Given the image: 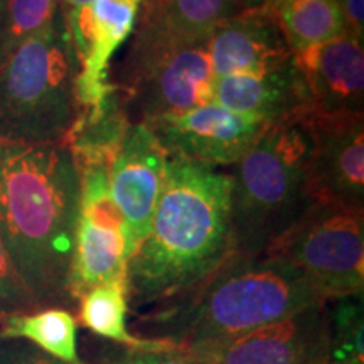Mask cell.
Masks as SVG:
<instances>
[{
    "mask_svg": "<svg viewBox=\"0 0 364 364\" xmlns=\"http://www.w3.org/2000/svg\"><path fill=\"white\" fill-rule=\"evenodd\" d=\"M145 125L169 159L220 169L233 167L272 124L240 115L213 102Z\"/></svg>",
    "mask_w": 364,
    "mask_h": 364,
    "instance_id": "8fae6325",
    "label": "cell"
},
{
    "mask_svg": "<svg viewBox=\"0 0 364 364\" xmlns=\"http://www.w3.org/2000/svg\"><path fill=\"white\" fill-rule=\"evenodd\" d=\"M81 181L80 213L68 292L73 302L100 285H127L125 223L110 193V164L76 166Z\"/></svg>",
    "mask_w": 364,
    "mask_h": 364,
    "instance_id": "ba28073f",
    "label": "cell"
},
{
    "mask_svg": "<svg viewBox=\"0 0 364 364\" xmlns=\"http://www.w3.org/2000/svg\"><path fill=\"white\" fill-rule=\"evenodd\" d=\"M208 49L216 78L277 70L294 59L270 6L225 17Z\"/></svg>",
    "mask_w": 364,
    "mask_h": 364,
    "instance_id": "2e32d148",
    "label": "cell"
},
{
    "mask_svg": "<svg viewBox=\"0 0 364 364\" xmlns=\"http://www.w3.org/2000/svg\"><path fill=\"white\" fill-rule=\"evenodd\" d=\"M142 0H93L63 19L76 58L78 110L102 102L113 90L108 78L113 54L134 33Z\"/></svg>",
    "mask_w": 364,
    "mask_h": 364,
    "instance_id": "4fadbf2b",
    "label": "cell"
},
{
    "mask_svg": "<svg viewBox=\"0 0 364 364\" xmlns=\"http://www.w3.org/2000/svg\"><path fill=\"white\" fill-rule=\"evenodd\" d=\"M273 0H228L230 4V16L245 11H257V9L268 7Z\"/></svg>",
    "mask_w": 364,
    "mask_h": 364,
    "instance_id": "4316f807",
    "label": "cell"
},
{
    "mask_svg": "<svg viewBox=\"0 0 364 364\" xmlns=\"http://www.w3.org/2000/svg\"><path fill=\"white\" fill-rule=\"evenodd\" d=\"M59 0H9L0 19V63L56 19Z\"/></svg>",
    "mask_w": 364,
    "mask_h": 364,
    "instance_id": "7402d4cb",
    "label": "cell"
},
{
    "mask_svg": "<svg viewBox=\"0 0 364 364\" xmlns=\"http://www.w3.org/2000/svg\"><path fill=\"white\" fill-rule=\"evenodd\" d=\"M327 364H364L363 295L329 300Z\"/></svg>",
    "mask_w": 364,
    "mask_h": 364,
    "instance_id": "44dd1931",
    "label": "cell"
},
{
    "mask_svg": "<svg viewBox=\"0 0 364 364\" xmlns=\"http://www.w3.org/2000/svg\"><path fill=\"white\" fill-rule=\"evenodd\" d=\"M306 81L311 112L317 115H364L363 39L344 33L294 54Z\"/></svg>",
    "mask_w": 364,
    "mask_h": 364,
    "instance_id": "5bb4252c",
    "label": "cell"
},
{
    "mask_svg": "<svg viewBox=\"0 0 364 364\" xmlns=\"http://www.w3.org/2000/svg\"><path fill=\"white\" fill-rule=\"evenodd\" d=\"M169 156L145 124H130L110 166V193L125 223L129 260L149 235Z\"/></svg>",
    "mask_w": 364,
    "mask_h": 364,
    "instance_id": "7c38bea8",
    "label": "cell"
},
{
    "mask_svg": "<svg viewBox=\"0 0 364 364\" xmlns=\"http://www.w3.org/2000/svg\"><path fill=\"white\" fill-rule=\"evenodd\" d=\"M7 2L9 0H0V19H2L4 11H6V7H7Z\"/></svg>",
    "mask_w": 364,
    "mask_h": 364,
    "instance_id": "f1b7e54d",
    "label": "cell"
},
{
    "mask_svg": "<svg viewBox=\"0 0 364 364\" xmlns=\"http://www.w3.org/2000/svg\"><path fill=\"white\" fill-rule=\"evenodd\" d=\"M265 255L299 268L327 300L363 295L364 208L311 203Z\"/></svg>",
    "mask_w": 364,
    "mask_h": 364,
    "instance_id": "8992f818",
    "label": "cell"
},
{
    "mask_svg": "<svg viewBox=\"0 0 364 364\" xmlns=\"http://www.w3.org/2000/svg\"><path fill=\"white\" fill-rule=\"evenodd\" d=\"M270 7L294 54L327 43L346 31L338 0H273Z\"/></svg>",
    "mask_w": 364,
    "mask_h": 364,
    "instance_id": "ffe728a7",
    "label": "cell"
},
{
    "mask_svg": "<svg viewBox=\"0 0 364 364\" xmlns=\"http://www.w3.org/2000/svg\"><path fill=\"white\" fill-rule=\"evenodd\" d=\"M329 302L299 268L272 255H231L208 279L154 316L179 349L215 343Z\"/></svg>",
    "mask_w": 364,
    "mask_h": 364,
    "instance_id": "3957f363",
    "label": "cell"
},
{
    "mask_svg": "<svg viewBox=\"0 0 364 364\" xmlns=\"http://www.w3.org/2000/svg\"><path fill=\"white\" fill-rule=\"evenodd\" d=\"M91 2H93V0H59V16H61L63 19L75 16L76 12H80L81 9L90 6Z\"/></svg>",
    "mask_w": 364,
    "mask_h": 364,
    "instance_id": "83f0119b",
    "label": "cell"
},
{
    "mask_svg": "<svg viewBox=\"0 0 364 364\" xmlns=\"http://www.w3.org/2000/svg\"><path fill=\"white\" fill-rule=\"evenodd\" d=\"M0 364H66L49 356L33 344L17 343L0 348Z\"/></svg>",
    "mask_w": 364,
    "mask_h": 364,
    "instance_id": "d4e9b609",
    "label": "cell"
},
{
    "mask_svg": "<svg viewBox=\"0 0 364 364\" xmlns=\"http://www.w3.org/2000/svg\"><path fill=\"white\" fill-rule=\"evenodd\" d=\"M76 58L61 16L0 63V140L63 145L78 117Z\"/></svg>",
    "mask_w": 364,
    "mask_h": 364,
    "instance_id": "5b68a950",
    "label": "cell"
},
{
    "mask_svg": "<svg viewBox=\"0 0 364 364\" xmlns=\"http://www.w3.org/2000/svg\"><path fill=\"white\" fill-rule=\"evenodd\" d=\"M78 318L81 326L113 343L125 346L129 351H150L167 348L169 339L139 338L127 329L129 289L124 284L100 285L80 297Z\"/></svg>",
    "mask_w": 364,
    "mask_h": 364,
    "instance_id": "d6986e66",
    "label": "cell"
},
{
    "mask_svg": "<svg viewBox=\"0 0 364 364\" xmlns=\"http://www.w3.org/2000/svg\"><path fill=\"white\" fill-rule=\"evenodd\" d=\"M307 132L299 124H272L233 166L231 245L235 255H263L309 204Z\"/></svg>",
    "mask_w": 364,
    "mask_h": 364,
    "instance_id": "277c9868",
    "label": "cell"
},
{
    "mask_svg": "<svg viewBox=\"0 0 364 364\" xmlns=\"http://www.w3.org/2000/svg\"><path fill=\"white\" fill-rule=\"evenodd\" d=\"M307 132L309 203L364 208V115L326 117L309 110L297 122Z\"/></svg>",
    "mask_w": 364,
    "mask_h": 364,
    "instance_id": "9c48e42d",
    "label": "cell"
},
{
    "mask_svg": "<svg viewBox=\"0 0 364 364\" xmlns=\"http://www.w3.org/2000/svg\"><path fill=\"white\" fill-rule=\"evenodd\" d=\"M343 11L346 33L364 41V0H338Z\"/></svg>",
    "mask_w": 364,
    "mask_h": 364,
    "instance_id": "484cf974",
    "label": "cell"
},
{
    "mask_svg": "<svg viewBox=\"0 0 364 364\" xmlns=\"http://www.w3.org/2000/svg\"><path fill=\"white\" fill-rule=\"evenodd\" d=\"M0 341H27L66 364H85L78 354V322L70 311L48 307L7 317L0 324Z\"/></svg>",
    "mask_w": 364,
    "mask_h": 364,
    "instance_id": "ac0fdd59",
    "label": "cell"
},
{
    "mask_svg": "<svg viewBox=\"0 0 364 364\" xmlns=\"http://www.w3.org/2000/svg\"><path fill=\"white\" fill-rule=\"evenodd\" d=\"M215 102L267 124H294L311 110V97L295 58L277 70L216 78Z\"/></svg>",
    "mask_w": 364,
    "mask_h": 364,
    "instance_id": "e0dca14e",
    "label": "cell"
},
{
    "mask_svg": "<svg viewBox=\"0 0 364 364\" xmlns=\"http://www.w3.org/2000/svg\"><path fill=\"white\" fill-rule=\"evenodd\" d=\"M132 124H152L215 102L208 41L156 54L122 70L115 83Z\"/></svg>",
    "mask_w": 364,
    "mask_h": 364,
    "instance_id": "52a82bcc",
    "label": "cell"
},
{
    "mask_svg": "<svg viewBox=\"0 0 364 364\" xmlns=\"http://www.w3.org/2000/svg\"><path fill=\"white\" fill-rule=\"evenodd\" d=\"M327 304L235 338L181 351L194 364H327Z\"/></svg>",
    "mask_w": 364,
    "mask_h": 364,
    "instance_id": "30bf717a",
    "label": "cell"
},
{
    "mask_svg": "<svg viewBox=\"0 0 364 364\" xmlns=\"http://www.w3.org/2000/svg\"><path fill=\"white\" fill-rule=\"evenodd\" d=\"M231 255L230 172L169 159L149 235L127 265L129 302L167 306Z\"/></svg>",
    "mask_w": 364,
    "mask_h": 364,
    "instance_id": "7a4b0ae2",
    "label": "cell"
},
{
    "mask_svg": "<svg viewBox=\"0 0 364 364\" xmlns=\"http://www.w3.org/2000/svg\"><path fill=\"white\" fill-rule=\"evenodd\" d=\"M81 181L65 145L0 140V241L36 307L68 292Z\"/></svg>",
    "mask_w": 364,
    "mask_h": 364,
    "instance_id": "6da1fadb",
    "label": "cell"
},
{
    "mask_svg": "<svg viewBox=\"0 0 364 364\" xmlns=\"http://www.w3.org/2000/svg\"><path fill=\"white\" fill-rule=\"evenodd\" d=\"M117 364H194L184 351L172 343L167 348L150 349V351H129Z\"/></svg>",
    "mask_w": 364,
    "mask_h": 364,
    "instance_id": "cb8c5ba5",
    "label": "cell"
},
{
    "mask_svg": "<svg viewBox=\"0 0 364 364\" xmlns=\"http://www.w3.org/2000/svg\"><path fill=\"white\" fill-rule=\"evenodd\" d=\"M228 16V0H142L122 70L171 49L204 43Z\"/></svg>",
    "mask_w": 364,
    "mask_h": 364,
    "instance_id": "9a60e30c",
    "label": "cell"
},
{
    "mask_svg": "<svg viewBox=\"0 0 364 364\" xmlns=\"http://www.w3.org/2000/svg\"><path fill=\"white\" fill-rule=\"evenodd\" d=\"M36 302L0 241V324L7 317L34 309Z\"/></svg>",
    "mask_w": 364,
    "mask_h": 364,
    "instance_id": "603a6c76",
    "label": "cell"
}]
</instances>
